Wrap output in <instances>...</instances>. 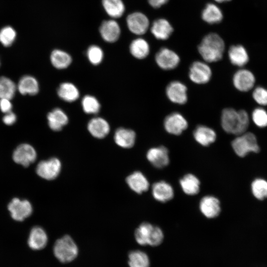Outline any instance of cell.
Masks as SVG:
<instances>
[{
    "label": "cell",
    "mask_w": 267,
    "mask_h": 267,
    "mask_svg": "<svg viewBox=\"0 0 267 267\" xmlns=\"http://www.w3.org/2000/svg\"><path fill=\"white\" fill-rule=\"evenodd\" d=\"M151 31L157 39L166 40L171 35L173 28L168 20L161 18L154 21L151 28Z\"/></svg>",
    "instance_id": "cb8c5ba5"
},
{
    "label": "cell",
    "mask_w": 267,
    "mask_h": 267,
    "mask_svg": "<svg viewBox=\"0 0 267 267\" xmlns=\"http://www.w3.org/2000/svg\"><path fill=\"white\" fill-rule=\"evenodd\" d=\"M222 13L220 8L215 4L208 3L202 12V18L209 24L220 23L222 19Z\"/></svg>",
    "instance_id": "4dcf8cb0"
},
{
    "label": "cell",
    "mask_w": 267,
    "mask_h": 267,
    "mask_svg": "<svg viewBox=\"0 0 267 267\" xmlns=\"http://www.w3.org/2000/svg\"><path fill=\"white\" fill-rule=\"evenodd\" d=\"M102 3L107 14L113 18L121 17L125 12V6L122 0H102Z\"/></svg>",
    "instance_id": "1f68e13d"
},
{
    "label": "cell",
    "mask_w": 267,
    "mask_h": 267,
    "mask_svg": "<svg viewBox=\"0 0 267 267\" xmlns=\"http://www.w3.org/2000/svg\"><path fill=\"white\" fill-rule=\"evenodd\" d=\"M57 92L59 98L67 102H73L80 96V91L78 88L74 84L68 82L61 83Z\"/></svg>",
    "instance_id": "d4e9b609"
},
{
    "label": "cell",
    "mask_w": 267,
    "mask_h": 267,
    "mask_svg": "<svg viewBox=\"0 0 267 267\" xmlns=\"http://www.w3.org/2000/svg\"><path fill=\"white\" fill-rule=\"evenodd\" d=\"M47 124L50 129L55 132L61 131L69 122L67 114L61 109L56 108L47 115Z\"/></svg>",
    "instance_id": "ffe728a7"
},
{
    "label": "cell",
    "mask_w": 267,
    "mask_h": 267,
    "mask_svg": "<svg viewBox=\"0 0 267 267\" xmlns=\"http://www.w3.org/2000/svg\"><path fill=\"white\" fill-rule=\"evenodd\" d=\"M166 94L170 101L177 104H185L188 100L187 87L179 81H173L168 84Z\"/></svg>",
    "instance_id": "30bf717a"
},
{
    "label": "cell",
    "mask_w": 267,
    "mask_h": 267,
    "mask_svg": "<svg viewBox=\"0 0 267 267\" xmlns=\"http://www.w3.org/2000/svg\"><path fill=\"white\" fill-rule=\"evenodd\" d=\"M16 37V31L10 26L4 27L0 30V42L4 46L11 45Z\"/></svg>",
    "instance_id": "f35d334b"
},
{
    "label": "cell",
    "mask_w": 267,
    "mask_h": 267,
    "mask_svg": "<svg viewBox=\"0 0 267 267\" xmlns=\"http://www.w3.org/2000/svg\"><path fill=\"white\" fill-rule=\"evenodd\" d=\"M12 158L16 163L28 167L36 160L37 153L32 145L23 143L18 145L14 150Z\"/></svg>",
    "instance_id": "8fae6325"
},
{
    "label": "cell",
    "mask_w": 267,
    "mask_h": 267,
    "mask_svg": "<svg viewBox=\"0 0 267 267\" xmlns=\"http://www.w3.org/2000/svg\"><path fill=\"white\" fill-rule=\"evenodd\" d=\"M130 51L137 59L145 58L150 52V46L147 42L142 38L134 40L130 45Z\"/></svg>",
    "instance_id": "f546056e"
},
{
    "label": "cell",
    "mask_w": 267,
    "mask_h": 267,
    "mask_svg": "<svg viewBox=\"0 0 267 267\" xmlns=\"http://www.w3.org/2000/svg\"><path fill=\"white\" fill-rule=\"evenodd\" d=\"M154 225L148 222H143L135 229L134 237L140 245H148Z\"/></svg>",
    "instance_id": "d6a6232c"
},
{
    "label": "cell",
    "mask_w": 267,
    "mask_h": 267,
    "mask_svg": "<svg viewBox=\"0 0 267 267\" xmlns=\"http://www.w3.org/2000/svg\"><path fill=\"white\" fill-rule=\"evenodd\" d=\"M61 163L57 158L52 157L40 162L36 167V173L41 178L46 180H53L59 175Z\"/></svg>",
    "instance_id": "8992f818"
},
{
    "label": "cell",
    "mask_w": 267,
    "mask_h": 267,
    "mask_svg": "<svg viewBox=\"0 0 267 267\" xmlns=\"http://www.w3.org/2000/svg\"><path fill=\"white\" fill-rule=\"evenodd\" d=\"M233 84L234 87L240 91H248L253 87L255 78L253 74L246 69L237 71L233 75Z\"/></svg>",
    "instance_id": "5bb4252c"
},
{
    "label": "cell",
    "mask_w": 267,
    "mask_h": 267,
    "mask_svg": "<svg viewBox=\"0 0 267 267\" xmlns=\"http://www.w3.org/2000/svg\"><path fill=\"white\" fill-rule=\"evenodd\" d=\"M228 55L231 63L238 67L244 66L249 61L247 52L241 45L231 46L228 51Z\"/></svg>",
    "instance_id": "484cf974"
},
{
    "label": "cell",
    "mask_w": 267,
    "mask_h": 267,
    "mask_svg": "<svg viewBox=\"0 0 267 267\" xmlns=\"http://www.w3.org/2000/svg\"><path fill=\"white\" fill-rule=\"evenodd\" d=\"M155 60L158 66L164 70H173L180 62L178 55L167 47L161 48L156 53Z\"/></svg>",
    "instance_id": "ba28073f"
},
{
    "label": "cell",
    "mask_w": 267,
    "mask_h": 267,
    "mask_svg": "<svg viewBox=\"0 0 267 267\" xmlns=\"http://www.w3.org/2000/svg\"><path fill=\"white\" fill-rule=\"evenodd\" d=\"M179 184L183 191L189 195L197 194L200 190V181L192 174L184 175L180 179Z\"/></svg>",
    "instance_id": "f1b7e54d"
},
{
    "label": "cell",
    "mask_w": 267,
    "mask_h": 267,
    "mask_svg": "<svg viewBox=\"0 0 267 267\" xmlns=\"http://www.w3.org/2000/svg\"><path fill=\"white\" fill-rule=\"evenodd\" d=\"M215 0L218 2H225V1H228L230 0Z\"/></svg>",
    "instance_id": "bcb514c9"
},
{
    "label": "cell",
    "mask_w": 267,
    "mask_h": 267,
    "mask_svg": "<svg viewBox=\"0 0 267 267\" xmlns=\"http://www.w3.org/2000/svg\"><path fill=\"white\" fill-rule=\"evenodd\" d=\"M146 158L154 167L158 169L166 167L170 162L169 151L164 146L150 148L147 152Z\"/></svg>",
    "instance_id": "4fadbf2b"
},
{
    "label": "cell",
    "mask_w": 267,
    "mask_h": 267,
    "mask_svg": "<svg viewBox=\"0 0 267 267\" xmlns=\"http://www.w3.org/2000/svg\"><path fill=\"white\" fill-rule=\"evenodd\" d=\"M251 189L254 196L259 200L267 197V181L262 178L254 180L251 185Z\"/></svg>",
    "instance_id": "8d00e7d4"
},
{
    "label": "cell",
    "mask_w": 267,
    "mask_h": 267,
    "mask_svg": "<svg viewBox=\"0 0 267 267\" xmlns=\"http://www.w3.org/2000/svg\"><path fill=\"white\" fill-rule=\"evenodd\" d=\"M193 135L195 141L201 145L208 146L214 143L217 138L214 130L207 126L201 125L193 131Z\"/></svg>",
    "instance_id": "ac0fdd59"
},
{
    "label": "cell",
    "mask_w": 267,
    "mask_h": 267,
    "mask_svg": "<svg viewBox=\"0 0 267 267\" xmlns=\"http://www.w3.org/2000/svg\"><path fill=\"white\" fill-rule=\"evenodd\" d=\"M212 76L211 68L205 61H194L189 67L188 77L195 84L198 85L207 84L211 80Z\"/></svg>",
    "instance_id": "5b68a950"
},
{
    "label": "cell",
    "mask_w": 267,
    "mask_h": 267,
    "mask_svg": "<svg viewBox=\"0 0 267 267\" xmlns=\"http://www.w3.org/2000/svg\"><path fill=\"white\" fill-rule=\"evenodd\" d=\"M152 193L154 198L161 202L170 201L174 195L172 186L169 183L163 180L156 182L153 184Z\"/></svg>",
    "instance_id": "44dd1931"
},
{
    "label": "cell",
    "mask_w": 267,
    "mask_h": 267,
    "mask_svg": "<svg viewBox=\"0 0 267 267\" xmlns=\"http://www.w3.org/2000/svg\"><path fill=\"white\" fill-rule=\"evenodd\" d=\"M126 182L130 188L138 194L146 191L149 186L146 177L140 172L135 171L126 178Z\"/></svg>",
    "instance_id": "603a6c76"
},
{
    "label": "cell",
    "mask_w": 267,
    "mask_h": 267,
    "mask_svg": "<svg viewBox=\"0 0 267 267\" xmlns=\"http://www.w3.org/2000/svg\"><path fill=\"white\" fill-rule=\"evenodd\" d=\"M12 105L10 99L7 98H0V109L4 113L11 111Z\"/></svg>",
    "instance_id": "7bdbcfd3"
},
{
    "label": "cell",
    "mask_w": 267,
    "mask_h": 267,
    "mask_svg": "<svg viewBox=\"0 0 267 267\" xmlns=\"http://www.w3.org/2000/svg\"><path fill=\"white\" fill-rule=\"evenodd\" d=\"M53 251L55 257L63 263L72 262L78 254V248L76 243L68 235H65L55 241Z\"/></svg>",
    "instance_id": "3957f363"
},
{
    "label": "cell",
    "mask_w": 267,
    "mask_h": 267,
    "mask_svg": "<svg viewBox=\"0 0 267 267\" xmlns=\"http://www.w3.org/2000/svg\"><path fill=\"white\" fill-rule=\"evenodd\" d=\"M126 21L129 30L137 35L145 34L149 26L147 17L140 12H134L129 14Z\"/></svg>",
    "instance_id": "7c38bea8"
},
{
    "label": "cell",
    "mask_w": 267,
    "mask_h": 267,
    "mask_svg": "<svg viewBox=\"0 0 267 267\" xmlns=\"http://www.w3.org/2000/svg\"><path fill=\"white\" fill-rule=\"evenodd\" d=\"M164 239V234L162 229L157 226H154L148 245L155 247L160 245Z\"/></svg>",
    "instance_id": "60d3db41"
},
{
    "label": "cell",
    "mask_w": 267,
    "mask_h": 267,
    "mask_svg": "<svg viewBox=\"0 0 267 267\" xmlns=\"http://www.w3.org/2000/svg\"><path fill=\"white\" fill-rule=\"evenodd\" d=\"M16 115L12 111L5 113L2 118L3 122L6 125H12L16 121Z\"/></svg>",
    "instance_id": "ee69618b"
},
{
    "label": "cell",
    "mask_w": 267,
    "mask_h": 267,
    "mask_svg": "<svg viewBox=\"0 0 267 267\" xmlns=\"http://www.w3.org/2000/svg\"><path fill=\"white\" fill-rule=\"evenodd\" d=\"M82 109L88 114H97L100 109L101 105L98 100L91 95H86L81 101Z\"/></svg>",
    "instance_id": "d590c367"
},
{
    "label": "cell",
    "mask_w": 267,
    "mask_h": 267,
    "mask_svg": "<svg viewBox=\"0 0 267 267\" xmlns=\"http://www.w3.org/2000/svg\"><path fill=\"white\" fill-rule=\"evenodd\" d=\"M149 4L154 8H159L167 2L168 0H148Z\"/></svg>",
    "instance_id": "f6af8a7d"
},
{
    "label": "cell",
    "mask_w": 267,
    "mask_h": 267,
    "mask_svg": "<svg viewBox=\"0 0 267 267\" xmlns=\"http://www.w3.org/2000/svg\"><path fill=\"white\" fill-rule=\"evenodd\" d=\"M8 209L13 219L17 221H23L32 213L33 207L27 200H21L14 198L9 203Z\"/></svg>",
    "instance_id": "9c48e42d"
},
{
    "label": "cell",
    "mask_w": 267,
    "mask_h": 267,
    "mask_svg": "<svg viewBox=\"0 0 267 267\" xmlns=\"http://www.w3.org/2000/svg\"><path fill=\"white\" fill-rule=\"evenodd\" d=\"M50 60L54 68L58 70H63L67 68L71 65L72 58L67 52L56 49L51 52Z\"/></svg>",
    "instance_id": "83f0119b"
},
{
    "label": "cell",
    "mask_w": 267,
    "mask_h": 267,
    "mask_svg": "<svg viewBox=\"0 0 267 267\" xmlns=\"http://www.w3.org/2000/svg\"><path fill=\"white\" fill-rule=\"evenodd\" d=\"M87 129L92 136L96 138L102 139L109 134L110 126L104 118L96 117L89 121Z\"/></svg>",
    "instance_id": "2e32d148"
},
{
    "label": "cell",
    "mask_w": 267,
    "mask_h": 267,
    "mask_svg": "<svg viewBox=\"0 0 267 267\" xmlns=\"http://www.w3.org/2000/svg\"><path fill=\"white\" fill-rule=\"evenodd\" d=\"M130 267H149L150 260L147 255L140 250H133L128 254Z\"/></svg>",
    "instance_id": "836d02e7"
},
{
    "label": "cell",
    "mask_w": 267,
    "mask_h": 267,
    "mask_svg": "<svg viewBox=\"0 0 267 267\" xmlns=\"http://www.w3.org/2000/svg\"><path fill=\"white\" fill-rule=\"evenodd\" d=\"M163 125L167 133L178 135L187 129L188 124L186 118L181 113L174 112L165 117Z\"/></svg>",
    "instance_id": "52a82bcc"
},
{
    "label": "cell",
    "mask_w": 267,
    "mask_h": 267,
    "mask_svg": "<svg viewBox=\"0 0 267 267\" xmlns=\"http://www.w3.org/2000/svg\"><path fill=\"white\" fill-rule=\"evenodd\" d=\"M253 97L258 104L267 105V89L261 87L256 88L253 92Z\"/></svg>",
    "instance_id": "b9f144b4"
},
{
    "label": "cell",
    "mask_w": 267,
    "mask_h": 267,
    "mask_svg": "<svg viewBox=\"0 0 267 267\" xmlns=\"http://www.w3.org/2000/svg\"><path fill=\"white\" fill-rule=\"evenodd\" d=\"M87 55L89 62L93 65L100 64L104 57L102 49L96 45H90L87 51Z\"/></svg>",
    "instance_id": "74e56055"
},
{
    "label": "cell",
    "mask_w": 267,
    "mask_h": 267,
    "mask_svg": "<svg viewBox=\"0 0 267 267\" xmlns=\"http://www.w3.org/2000/svg\"><path fill=\"white\" fill-rule=\"evenodd\" d=\"M17 89L23 94L36 95L39 91V85L37 79L30 75L23 76L19 80Z\"/></svg>",
    "instance_id": "4316f807"
},
{
    "label": "cell",
    "mask_w": 267,
    "mask_h": 267,
    "mask_svg": "<svg viewBox=\"0 0 267 267\" xmlns=\"http://www.w3.org/2000/svg\"><path fill=\"white\" fill-rule=\"evenodd\" d=\"M252 118L258 127L264 128L267 126V112L264 109L262 108L255 109L253 111Z\"/></svg>",
    "instance_id": "ab89813d"
},
{
    "label": "cell",
    "mask_w": 267,
    "mask_h": 267,
    "mask_svg": "<svg viewBox=\"0 0 267 267\" xmlns=\"http://www.w3.org/2000/svg\"><path fill=\"white\" fill-rule=\"evenodd\" d=\"M221 124L226 133L239 135L247 131L249 118L244 110L237 111L232 108H225L222 112Z\"/></svg>",
    "instance_id": "6da1fadb"
},
{
    "label": "cell",
    "mask_w": 267,
    "mask_h": 267,
    "mask_svg": "<svg viewBox=\"0 0 267 267\" xmlns=\"http://www.w3.org/2000/svg\"><path fill=\"white\" fill-rule=\"evenodd\" d=\"M17 86L10 79L0 77V98L11 99L15 95Z\"/></svg>",
    "instance_id": "e575fe53"
},
{
    "label": "cell",
    "mask_w": 267,
    "mask_h": 267,
    "mask_svg": "<svg viewBox=\"0 0 267 267\" xmlns=\"http://www.w3.org/2000/svg\"><path fill=\"white\" fill-rule=\"evenodd\" d=\"M99 32L102 39L106 42H116L121 34V29L118 22L113 19L104 21L99 27Z\"/></svg>",
    "instance_id": "e0dca14e"
},
{
    "label": "cell",
    "mask_w": 267,
    "mask_h": 267,
    "mask_svg": "<svg viewBox=\"0 0 267 267\" xmlns=\"http://www.w3.org/2000/svg\"><path fill=\"white\" fill-rule=\"evenodd\" d=\"M199 209L206 218L209 219L216 218L221 212L220 202L218 198L213 196H205L200 201Z\"/></svg>",
    "instance_id": "9a60e30c"
},
{
    "label": "cell",
    "mask_w": 267,
    "mask_h": 267,
    "mask_svg": "<svg viewBox=\"0 0 267 267\" xmlns=\"http://www.w3.org/2000/svg\"><path fill=\"white\" fill-rule=\"evenodd\" d=\"M135 139L136 134L133 130L122 127L118 128L114 135L116 144L124 148H130L134 146Z\"/></svg>",
    "instance_id": "7402d4cb"
},
{
    "label": "cell",
    "mask_w": 267,
    "mask_h": 267,
    "mask_svg": "<svg viewBox=\"0 0 267 267\" xmlns=\"http://www.w3.org/2000/svg\"><path fill=\"white\" fill-rule=\"evenodd\" d=\"M48 241V237L45 231L40 226H35L30 231L28 244L34 250H40L44 248Z\"/></svg>",
    "instance_id": "d6986e66"
},
{
    "label": "cell",
    "mask_w": 267,
    "mask_h": 267,
    "mask_svg": "<svg viewBox=\"0 0 267 267\" xmlns=\"http://www.w3.org/2000/svg\"><path fill=\"white\" fill-rule=\"evenodd\" d=\"M235 153L239 157H243L248 153H257L260 148L256 137L252 133H244L238 135L231 142Z\"/></svg>",
    "instance_id": "277c9868"
},
{
    "label": "cell",
    "mask_w": 267,
    "mask_h": 267,
    "mask_svg": "<svg viewBox=\"0 0 267 267\" xmlns=\"http://www.w3.org/2000/svg\"><path fill=\"white\" fill-rule=\"evenodd\" d=\"M225 44L222 38L216 33L205 36L198 46L201 56L207 63L216 62L221 60L224 51Z\"/></svg>",
    "instance_id": "7a4b0ae2"
}]
</instances>
